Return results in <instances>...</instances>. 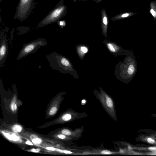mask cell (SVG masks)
Returning <instances> with one entry per match:
<instances>
[{
    "label": "cell",
    "mask_w": 156,
    "mask_h": 156,
    "mask_svg": "<svg viewBox=\"0 0 156 156\" xmlns=\"http://www.w3.org/2000/svg\"><path fill=\"white\" fill-rule=\"evenodd\" d=\"M66 7L62 0L59 1L54 8L39 23L37 27H42L58 22L62 17L65 12Z\"/></svg>",
    "instance_id": "obj_1"
},
{
    "label": "cell",
    "mask_w": 156,
    "mask_h": 156,
    "mask_svg": "<svg viewBox=\"0 0 156 156\" xmlns=\"http://www.w3.org/2000/svg\"><path fill=\"white\" fill-rule=\"evenodd\" d=\"M35 0H20L16 7L14 19L21 21L26 20L34 8Z\"/></svg>",
    "instance_id": "obj_2"
},
{
    "label": "cell",
    "mask_w": 156,
    "mask_h": 156,
    "mask_svg": "<svg viewBox=\"0 0 156 156\" xmlns=\"http://www.w3.org/2000/svg\"><path fill=\"white\" fill-rule=\"evenodd\" d=\"M47 42L45 39L40 38L25 44L20 51L17 57V60L35 52L41 47L46 45Z\"/></svg>",
    "instance_id": "obj_3"
},
{
    "label": "cell",
    "mask_w": 156,
    "mask_h": 156,
    "mask_svg": "<svg viewBox=\"0 0 156 156\" xmlns=\"http://www.w3.org/2000/svg\"><path fill=\"white\" fill-rule=\"evenodd\" d=\"M0 67L4 65L8 53L7 40L5 35H0Z\"/></svg>",
    "instance_id": "obj_4"
},
{
    "label": "cell",
    "mask_w": 156,
    "mask_h": 156,
    "mask_svg": "<svg viewBox=\"0 0 156 156\" xmlns=\"http://www.w3.org/2000/svg\"><path fill=\"white\" fill-rule=\"evenodd\" d=\"M149 10L150 13L153 17L154 20H156V0L150 2Z\"/></svg>",
    "instance_id": "obj_5"
},
{
    "label": "cell",
    "mask_w": 156,
    "mask_h": 156,
    "mask_svg": "<svg viewBox=\"0 0 156 156\" xmlns=\"http://www.w3.org/2000/svg\"><path fill=\"white\" fill-rule=\"evenodd\" d=\"M106 104L108 106L112 108L113 106V103L112 99L109 97L106 98Z\"/></svg>",
    "instance_id": "obj_6"
},
{
    "label": "cell",
    "mask_w": 156,
    "mask_h": 156,
    "mask_svg": "<svg viewBox=\"0 0 156 156\" xmlns=\"http://www.w3.org/2000/svg\"><path fill=\"white\" fill-rule=\"evenodd\" d=\"M12 130L15 133L20 132L22 130V127L19 125H15L12 128Z\"/></svg>",
    "instance_id": "obj_7"
},
{
    "label": "cell",
    "mask_w": 156,
    "mask_h": 156,
    "mask_svg": "<svg viewBox=\"0 0 156 156\" xmlns=\"http://www.w3.org/2000/svg\"><path fill=\"white\" fill-rule=\"evenodd\" d=\"M71 118V115L69 114H66L64 115L62 117V120L65 121L69 120Z\"/></svg>",
    "instance_id": "obj_8"
},
{
    "label": "cell",
    "mask_w": 156,
    "mask_h": 156,
    "mask_svg": "<svg viewBox=\"0 0 156 156\" xmlns=\"http://www.w3.org/2000/svg\"><path fill=\"white\" fill-rule=\"evenodd\" d=\"M109 50L112 52H115V50L113 45L110 43H108L107 44Z\"/></svg>",
    "instance_id": "obj_9"
},
{
    "label": "cell",
    "mask_w": 156,
    "mask_h": 156,
    "mask_svg": "<svg viewBox=\"0 0 156 156\" xmlns=\"http://www.w3.org/2000/svg\"><path fill=\"white\" fill-rule=\"evenodd\" d=\"M57 111V108L55 107H53L51 108L49 114L51 115H54Z\"/></svg>",
    "instance_id": "obj_10"
},
{
    "label": "cell",
    "mask_w": 156,
    "mask_h": 156,
    "mask_svg": "<svg viewBox=\"0 0 156 156\" xmlns=\"http://www.w3.org/2000/svg\"><path fill=\"white\" fill-rule=\"evenodd\" d=\"M32 142L34 144H39L41 143V140L38 138H36L32 140Z\"/></svg>",
    "instance_id": "obj_11"
},
{
    "label": "cell",
    "mask_w": 156,
    "mask_h": 156,
    "mask_svg": "<svg viewBox=\"0 0 156 156\" xmlns=\"http://www.w3.org/2000/svg\"><path fill=\"white\" fill-rule=\"evenodd\" d=\"M62 133L64 135H71V132L68 129H64L62 131Z\"/></svg>",
    "instance_id": "obj_12"
},
{
    "label": "cell",
    "mask_w": 156,
    "mask_h": 156,
    "mask_svg": "<svg viewBox=\"0 0 156 156\" xmlns=\"http://www.w3.org/2000/svg\"><path fill=\"white\" fill-rule=\"evenodd\" d=\"M11 108L12 110L13 111H15L16 110V105L14 103H12L11 104Z\"/></svg>",
    "instance_id": "obj_13"
},
{
    "label": "cell",
    "mask_w": 156,
    "mask_h": 156,
    "mask_svg": "<svg viewBox=\"0 0 156 156\" xmlns=\"http://www.w3.org/2000/svg\"><path fill=\"white\" fill-rule=\"evenodd\" d=\"M101 153L104 154H112L111 152L107 150H103L101 151Z\"/></svg>",
    "instance_id": "obj_14"
},
{
    "label": "cell",
    "mask_w": 156,
    "mask_h": 156,
    "mask_svg": "<svg viewBox=\"0 0 156 156\" xmlns=\"http://www.w3.org/2000/svg\"><path fill=\"white\" fill-rule=\"evenodd\" d=\"M147 142L151 144H153L154 143V140L151 138H148L147 139Z\"/></svg>",
    "instance_id": "obj_15"
},
{
    "label": "cell",
    "mask_w": 156,
    "mask_h": 156,
    "mask_svg": "<svg viewBox=\"0 0 156 156\" xmlns=\"http://www.w3.org/2000/svg\"><path fill=\"white\" fill-rule=\"evenodd\" d=\"M81 50L83 53H86L88 51L87 49V48L85 47H82L81 48Z\"/></svg>",
    "instance_id": "obj_16"
},
{
    "label": "cell",
    "mask_w": 156,
    "mask_h": 156,
    "mask_svg": "<svg viewBox=\"0 0 156 156\" xmlns=\"http://www.w3.org/2000/svg\"><path fill=\"white\" fill-rule=\"evenodd\" d=\"M103 21L104 24L105 25H106L108 24V22H107V19L106 17L105 16L103 20Z\"/></svg>",
    "instance_id": "obj_17"
},
{
    "label": "cell",
    "mask_w": 156,
    "mask_h": 156,
    "mask_svg": "<svg viewBox=\"0 0 156 156\" xmlns=\"http://www.w3.org/2000/svg\"><path fill=\"white\" fill-rule=\"evenodd\" d=\"M46 149L47 150L51 151H54L55 150V148L52 147H46Z\"/></svg>",
    "instance_id": "obj_18"
},
{
    "label": "cell",
    "mask_w": 156,
    "mask_h": 156,
    "mask_svg": "<svg viewBox=\"0 0 156 156\" xmlns=\"http://www.w3.org/2000/svg\"><path fill=\"white\" fill-rule=\"evenodd\" d=\"M58 136L60 138L64 139L65 138V136L62 135H59Z\"/></svg>",
    "instance_id": "obj_19"
},
{
    "label": "cell",
    "mask_w": 156,
    "mask_h": 156,
    "mask_svg": "<svg viewBox=\"0 0 156 156\" xmlns=\"http://www.w3.org/2000/svg\"><path fill=\"white\" fill-rule=\"evenodd\" d=\"M63 152L65 154H71L72 152L69 151H66V150H64L63 151Z\"/></svg>",
    "instance_id": "obj_20"
},
{
    "label": "cell",
    "mask_w": 156,
    "mask_h": 156,
    "mask_svg": "<svg viewBox=\"0 0 156 156\" xmlns=\"http://www.w3.org/2000/svg\"><path fill=\"white\" fill-rule=\"evenodd\" d=\"M26 144L30 145H32L33 144L32 143L29 141H27L26 142Z\"/></svg>",
    "instance_id": "obj_21"
},
{
    "label": "cell",
    "mask_w": 156,
    "mask_h": 156,
    "mask_svg": "<svg viewBox=\"0 0 156 156\" xmlns=\"http://www.w3.org/2000/svg\"><path fill=\"white\" fill-rule=\"evenodd\" d=\"M149 149L151 150H154L156 149V147H150Z\"/></svg>",
    "instance_id": "obj_22"
},
{
    "label": "cell",
    "mask_w": 156,
    "mask_h": 156,
    "mask_svg": "<svg viewBox=\"0 0 156 156\" xmlns=\"http://www.w3.org/2000/svg\"><path fill=\"white\" fill-rule=\"evenodd\" d=\"M32 151L34 152H37L39 151V150L37 149H33L32 150H31Z\"/></svg>",
    "instance_id": "obj_23"
},
{
    "label": "cell",
    "mask_w": 156,
    "mask_h": 156,
    "mask_svg": "<svg viewBox=\"0 0 156 156\" xmlns=\"http://www.w3.org/2000/svg\"><path fill=\"white\" fill-rule=\"evenodd\" d=\"M85 102H86V101L85 100H83L82 101V103H85Z\"/></svg>",
    "instance_id": "obj_24"
},
{
    "label": "cell",
    "mask_w": 156,
    "mask_h": 156,
    "mask_svg": "<svg viewBox=\"0 0 156 156\" xmlns=\"http://www.w3.org/2000/svg\"><path fill=\"white\" fill-rule=\"evenodd\" d=\"M60 25H63V22H62V21H61V22H60Z\"/></svg>",
    "instance_id": "obj_25"
},
{
    "label": "cell",
    "mask_w": 156,
    "mask_h": 156,
    "mask_svg": "<svg viewBox=\"0 0 156 156\" xmlns=\"http://www.w3.org/2000/svg\"></svg>",
    "instance_id": "obj_26"
}]
</instances>
